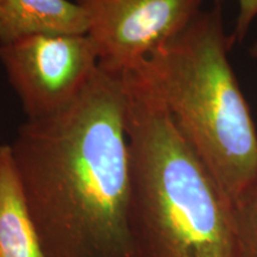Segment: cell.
Returning <instances> with one entry per match:
<instances>
[{
    "label": "cell",
    "mask_w": 257,
    "mask_h": 257,
    "mask_svg": "<svg viewBox=\"0 0 257 257\" xmlns=\"http://www.w3.org/2000/svg\"><path fill=\"white\" fill-rule=\"evenodd\" d=\"M0 64L27 119L53 115L80 95L99 67L87 34L43 35L0 44Z\"/></svg>",
    "instance_id": "cell-4"
},
{
    "label": "cell",
    "mask_w": 257,
    "mask_h": 257,
    "mask_svg": "<svg viewBox=\"0 0 257 257\" xmlns=\"http://www.w3.org/2000/svg\"><path fill=\"white\" fill-rule=\"evenodd\" d=\"M126 80L128 226L136 257H238L233 204L137 70Z\"/></svg>",
    "instance_id": "cell-2"
},
{
    "label": "cell",
    "mask_w": 257,
    "mask_h": 257,
    "mask_svg": "<svg viewBox=\"0 0 257 257\" xmlns=\"http://www.w3.org/2000/svg\"><path fill=\"white\" fill-rule=\"evenodd\" d=\"M238 257H257V182L233 202Z\"/></svg>",
    "instance_id": "cell-8"
},
{
    "label": "cell",
    "mask_w": 257,
    "mask_h": 257,
    "mask_svg": "<svg viewBox=\"0 0 257 257\" xmlns=\"http://www.w3.org/2000/svg\"><path fill=\"white\" fill-rule=\"evenodd\" d=\"M0 257H46L9 144H0Z\"/></svg>",
    "instance_id": "cell-7"
},
{
    "label": "cell",
    "mask_w": 257,
    "mask_h": 257,
    "mask_svg": "<svg viewBox=\"0 0 257 257\" xmlns=\"http://www.w3.org/2000/svg\"><path fill=\"white\" fill-rule=\"evenodd\" d=\"M125 74L98 67L69 106L27 119L11 149L46 257H136Z\"/></svg>",
    "instance_id": "cell-1"
},
{
    "label": "cell",
    "mask_w": 257,
    "mask_h": 257,
    "mask_svg": "<svg viewBox=\"0 0 257 257\" xmlns=\"http://www.w3.org/2000/svg\"><path fill=\"white\" fill-rule=\"evenodd\" d=\"M231 46L217 0L135 70L233 204L257 182V128L230 63Z\"/></svg>",
    "instance_id": "cell-3"
},
{
    "label": "cell",
    "mask_w": 257,
    "mask_h": 257,
    "mask_svg": "<svg viewBox=\"0 0 257 257\" xmlns=\"http://www.w3.org/2000/svg\"><path fill=\"white\" fill-rule=\"evenodd\" d=\"M249 55L251 56L253 60L257 61V38L252 42V44L249 48Z\"/></svg>",
    "instance_id": "cell-10"
},
{
    "label": "cell",
    "mask_w": 257,
    "mask_h": 257,
    "mask_svg": "<svg viewBox=\"0 0 257 257\" xmlns=\"http://www.w3.org/2000/svg\"><path fill=\"white\" fill-rule=\"evenodd\" d=\"M237 2H238V14L232 34L230 35L232 44L245 38L253 21L257 18V0H237Z\"/></svg>",
    "instance_id": "cell-9"
},
{
    "label": "cell",
    "mask_w": 257,
    "mask_h": 257,
    "mask_svg": "<svg viewBox=\"0 0 257 257\" xmlns=\"http://www.w3.org/2000/svg\"><path fill=\"white\" fill-rule=\"evenodd\" d=\"M87 34L82 9L70 0H0V44L43 35Z\"/></svg>",
    "instance_id": "cell-6"
},
{
    "label": "cell",
    "mask_w": 257,
    "mask_h": 257,
    "mask_svg": "<svg viewBox=\"0 0 257 257\" xmlns=\"http://www.w3.org/2000/svg\"><path fill=\"white\" fill-rule=\"evenodd\" d=\"M87 19L99 66L113 73L137 69L153 51L184 31L202 0H74Z\"/></svg>",
    "instance_id": "cell-5"
}]
</instances>
